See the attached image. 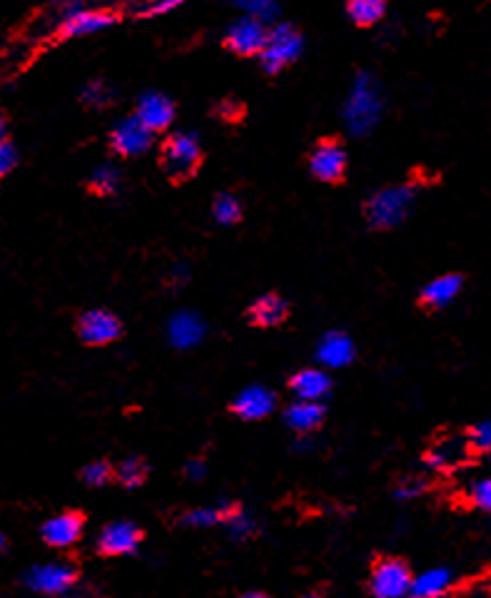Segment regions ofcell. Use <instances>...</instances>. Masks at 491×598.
<instances>
[{
	"mask_svg": "<svg viewBox=\"0 0 491 598\" xmlns=\"http://www.w3.org/2000/svg\"><path fill=\"white\" fill-rule=\"evenodd\" d=\"M83 481L88 486H93V489H98V486H105V484H110V481H113V476H115V471H113V466L108 464V461H93V464H88L83 469Z\"/></svg>",
	"mask_w": 491,
	"mask_h": 598,
	"instance_id": "obj_32",
	"label": "cell"
},
{
	"mask_svg": "<svg viewBox=\"0 0 491 598\" xmlns=\"http://www.w3.org/2000/svg\"><path fill=\"white\" fill-rule=\"evenodd\" d=\"M120 334H123V322H120L118 314H113L110 309H88L85 314H80L78 337L83 339V344H88V347L113 344L115 339H120Z\"/></svg>",
	"mask_w": 491,
	"mask_h": 598,
	"instance_id": "obj_9",
	"label": "cell"
},
{
	"mask_svg": "<svg viewBox=\"0 0 491 598\" xmlns=\"http://www.w3.org/2000/svg\"><path fill=\"white\" fill-rule=\"evenodd\" d=\"M302 53H305V38H302L300 30L292 23H272L265 48L257 55V60H260V68L265 73L277 75L295 65L302 58Z\"/></svg>",
	"mask_w": 491,
	"mask_h": 598,
	"instance_id": "obj_3",
	"label": "cell"
},
{
	"mask_svg": "<svg viewBox=\"0 0 491 598\" xmlns=\"http://www.w3.org/2000/svg\"><path fill=\"white\" fill-rule=\"evenodd\" d=\"M469 499L479 506L482 511H489L491 514V479H482L472 486V494Z\"/></svg>",
	"mask_w": 491,
	"mask_h": 598,
	"instance_id": "obj_35",
	"label": "cell"
},
{
	"mask_svg": "<svg viewBox=\"0 0 491 598\" xmlns=\"http://www.w3.org/2000/svg\"><path fill=\"white\" fill-rule=\"evenodd\" d=\"M424 491V481H417V479H404L402 484L397 486V499L407 501V499H417L419 494Z\"/></svg>",
	"mask_w": 491,
	"mask_h": 598,
	"instance_id": "obj_36",
	"label": "cell"
},
{
	"mask_svg": "<svg viewBox=\"0 0 491 598\" xmlns=\"http://www.w3.org/2000/svg\"><path fill=\"white\" fill-rule=\"evenodd\" d=\"M232 506H202V509H192L182 516V524L185 526H197V529H205V526H217L225 524L227 516H230Z\"/></svg>",
	"mask_w": 491,
	"mask_h": 598,
	"instance_id": "obj_28",
	"label": "cell"
},
{
	"mask_svg": "<svg viewBox=\"0 0 491 598\" xmlns=\"http://www.w3.org/2000/svg\"><path fill=\"white\" fill-rule=\"evenodd\" d=\"M115 474H118V481L125 486V489H138V486L145 484L150 469L140 456H130V459H125L123 464L118 466Z\"/></svg>",
	"mask_w": 491,
	"mask_h": 598,
	"instance_id": "obj_29",
	"label": "cell"
},
{
	"mask_svg": "<svg viewBox=\"0 0 491 598\" xmlns=\"http://www.w3.org/2000/svg\"><path fill=\"white\" fill-rule=\"evenodd\" d=\"M212 217L217 225L232 227L242 220V202L240 197L230 195V192H220L212 202Z\"/></svg>",
	"mask_w": 491,
	"mask_h": 598,
	"instance_id": "obj_27",
	"label": "cell"
},
{
	"mask_svg": "<svg viewBox=\"0 0 491 598\" xmlns=\"http://www.w3.org/2000/svg\"><path fill=\"white\" fill-rule=\"evenodd\" d=\"M105 3H110V0H55V8H58V13H65V10L88 8V5H105Z\"/></svg>",
	"mask_w": 491,
	"mask_h": 598,
	"instance_id": "obj_38",
	"label": "cell"
},
{
	"mask_svg": "<svg viewBox=\"0 0 491 598\" xmlns=\"http://www.w3.org/2000/svg\"><path fill=\"white\" fill-rule=\"evenodd\" d=\"M449 586H452V574L447 569H429L424 574L414 576L412 581V594L414 596H442L447 594Z\"/></svg>",
	"mask_w": 491,
	"mask_h": 598,
	"instance_id": "obj_24",
	"label": "cell"
},
{
	"mask_svg": "<svg viewBox=\"0 0 491 598\" xmlns=\"http://www.w3.org/2000/svg\"><path fill=\"white\" fill-rule=\"evenodd\" d=\"M135 118L145 125L148 130H153L155 135L165 133L167 128L175 120V103L167 98L165 93H158V90H148L138 98V105H135Z\"/></svg>",
	"mask_w": 491,
	"mask_h": 598,
	"instance_id": "obj_13",
	"label": "cell"
},
{
	"mask_svg": "<svg viewBox=\"0 0 491 598\" xmlns=\"http://www.w3.org/2000/svg\"><path fill=\"white\" fill-rule=\"evenodd\" d=\"M118 23V15L105 5H88V8H73L58 15L60 38H88L100 35Z\"/></svg>",
	"mask_w": 491,
	"mask_h": 598,
	"instance_id": "obj_5",
	"label": "cell"
},
{
	"mask_svg": "<svg viewBox=\"0 0 491 598\" xmlns=\"http://www.w3.org/2000/svg\"><path fill=\"white\" fill-rule=\"evenodd\" d=\"M344 8H347L349 20L357 28H372V25L384 20L389 10V0H347Z\"/></svg>",
	"mask_w": 491,
	"mask_h": 598,
	"instance_id": "obj_22",
	"label": "cell"
},
{
	"mask_svg": "<svg viewBox=\"0 0 491 598\" xmlns=\"http://www.w3.org/2000/svg\"><path fill=\"white\" fill-rule=\"evenodd\" d=\"M85 516L80 511H60L53 519H48L40 529V536L53 549H70L83 539Z\"/></svg>",
	"mask_w": 491,
	"mask_h": 598,
	"instance_id": "obj_12",
	"label": "cell"
},
{
	"mask_svg": "<svg viewBox=\"0 0 491 598\" xmlns=\"http://www.w3.org/2000/svg\"><path fill=\"white\" fill-rule=\"evenodd\" d=\"M225 524L235 539H247V536L255 534V529H257L255 519H252L245 509H240V506H232V511H230V516H227Z\"/></svg>",
	"mask_w": 491,
	"mask_h": 598,
	"instance_id": "obj_31",
	"label": "cell"
},
{
	"mask_svg": "<svg viewBox=\"0 0 491 598\" xmlns=\"http://www.w3.org/2000/svg\"><path fill=\"white\" fill-rule=\"evenodd\" d=\"M5 546H8V541H5V536L0 534V554H3V551H5Z\"/></svg>",
	"mask_w": 491,
	"mask_h": 598,
	"instance_id": "obj_41",
	"label": "cell"
},
{
	"mask_svg": "<svg viewBox=\"0 0 491 598\" xmlns=\"http://www.w3.org/2000/svg\"><path fill=\"white\" fill-rule=\"evenodd\" d=\"M287 317H290V304H287L285 297L275 295V292L260 295L247 307V319L260 329L280 327V324H285Z\"/></svg>",
	"mask_w": 491,
	"mask_h": 598,
	"instance_id": "obj_16",
	"label": "cell"
},
{
	"mask_svg": "<svg viewBox=\"0 0 491 598\" xmlns=\"http://www.w3.org/2000/svg\"><path fill=\"white\" fill-rule=\"evenodd\" d=\"M143 541V529L133 521H113L98 536V551L103 556L133 554Z\"/></svg>",
	"mask_w": 491,
	"mask_h": 598,
	"instance_id": "obj_14",
	"label": "cell"
},
{
	"mask_svg": "<svg viewBox=\"0 0 491 598\" xmlns=\"http://www.w3.org/2000/svg\"><path fill=\"white\" fill-rule=\"evenodd\" d=\"M347 150L339 140L325 138L310 152V172L320 182H342L347 172Z\"/></svg>",
	"mask_w": 491,
	"mask_h": 598,
	"instance_id": "obj_11",
	"label": "cell"
},
{
	"mask_svg": "<svg viewBox=\"0 0 491 598\" xmlns=\"http://www.w3.org/2000/svg\"><path fill=\"white\" fill-rule=\"evenodd\" d=\"M15 165H18V150H15V145L8 138L0 140V180L5 175H10L15 170Z\"/></svg>",
	"mask_w": 491,
	"mask_h": 598,
	"instance_id": "obj_33",
	"label": "cell"
},
{
	"mask_svg": "<svg viewBox=\"0 0 491 598\" xmlns=\"http://www.w3.org/2000/svg\"><path fill=\"white\" fill-rule=\"evenodd\" d=\"M80 98H83V103L90 105V108H105V105H110V100H113V88H110L105 80H90V83H85L83 90H80Z\"/></svg>",
	"mask_w": 491,
	"mask_h": 598,
	"instance_id": "obj_30",
	"label": "cell"
},
{
	"mask_svg": "<svg viewBox=\"0 0 491 598\" xmlns=\"http://www.w3.org/2000/svg\"><path fill=\"white\" fill-rule=\"evenodd\" d=\"M167 339L172 342V347L177 349H190L205 339V322L202 317H197L195 312H177L172 314L170 324H167Z\"/></svg>",
	"mask_w": 491,
	"mask_h": 598,
	"instance_id": "obj_19",
	"label": "cell"
},
{
	"mask_svg": "<svg viewBox=\"0 0 491 598\" xmlns=\"http://www.w3.org/2000/svg\"><path fill=\"white\" fill-rule=\"evenodd\" d=\"M317 359L327 369H344L354 362V342L344 332H327L317 347Z\"/></svg>",
	"mask_w": 491,
	"mask_h": 598,
	"instance_id": "obj_20",
	"label": "cell"
},
{
	"mask_svg": "<svg viewBox=\"0 0 491 598\" xmlns=\"http://www.w3.org/2000/svg\"><path fill=\"white\" fill-rule=\"evenodd\" d=\"M267 33H270V23L252 18V15L237 13V18L225 28L222 43H225L230 53L240 55V58H257L262 48H265Z\"/></svg>",
	"mask_w": 491,
	"mask_h": 598,
	"instance_id": "obj_6",
	"label": "cell"
},
{
	"mask_svg": "<svg viewBox=\"0 0 491 598\" xmlns=\"http://www.w3.org/2000/svg\"><path fill=\"white\" fill-rule=\"evenodd\" d=\"M160 165H163L165 175L172 182H185L200 170L202 165V145L200 138L190 130H180L172 133L165 140L163 150H160Z\"/></svg>",
	"mask_w": 491,
	"mask_h": 598,
	"instance_id": "obj_4",
	"label": "cell"
},
{
	"mask_svg": "<svg viewBox=\"0 0 491 598\" xmlns=\"http://www.w3.org/2000/svg\"><path fill=\"white\" fill-rule=\"evenodd\" d=\"M414 185H389L374 192L364 205V217L372 230H394L402 225L414 205Z\"/></svg>",
	"mask_w": 491,
	"mask_h": 598,
	"instance_id": "obj_2",
	"label": "cell"
},
{
	"mask_svg": "<svg viewBox=\"0 0 491 598\" xmlns=\"http://www.w3.org/2000/svg\"><path fill=\"white\" fill-rule=\"evenodd\" d=\"M384 98L379 80L372 73H359L349 88L347 100L342 105L344 125L352 135H367L377 128L382 118Z\"/></svg>",
	"mask_w": 491,
	"mask_h": 598,
	"instance_id": "obj_1",
	"label": "cell"
},
{
	"mask_svg": "<svg viewBox=\"0 0 491 598\" xmlns=\"http://www.w3.org/2000/svg\"><path fill=\"white\" fill-rule=\"evenodd\" d=\"M472 442L477 444V447L482 449V451H487V454L491 456V422L479 424V427L474 429V434H472Z\"/></svg>",
	"mask_w": 491,
	"mask_h": 598,
	"instance_id": "obj_37",
	"label": "cell"
},
{
	"mask_svg": "<svg viewBox=\"0 0 491 598\" xmlns=\"http://www.w3.org/2000/svg\"><path fill=\"white\" fill-rule=\"evenodd\" d=\"M187 0H148L145 3V8L140 10V15H145V18H155V15H167L172 13V10L182 8Z\"/></svg>",
	"mask_w": 491,
	"mask_h": 598,
	"instance_id": "obj_34",
	"label": "cell"
},
{
	"mask_svg": "<svg viewBox=\"0 0 491 598\" xmlns=\"http://www.w3.org/2000/svg\"><path fill=\"white\" fill-rule=\"evenodd\" d=\"M464 459H467V442L464 439H442L429 451V464L437 466V469H452V466L462 464Z\"/></svg>",
	"mask_w": 491,
	"mask_h": 598,
	"instance_id": "obj_23",
	"label": "cell"
},
{
	"mask_svg": "<svg viewBox=\"0 0 491 598\" xmlns=\"http://www.w3.org/2000/svg\"><path fill=\"white\" fill-rule=\"evenodd\" d=\"M23 584L35 594L45 596H63L78 584V571L68 564H43L33 566L28 574L23 576Z\"/></svg>",
	"mask_w": 491,
	"mask_h": 598,
	"instance_id": "obj_8",
	"label": "cell"
},
{
	"mask_svg": "<svg viewBox=\"0 0 491 598\" xmlns=\"http://www.w3.org/2000/svg\"><path fill=\"white\" fill-rule=\"evenodd\" d=\"M462 285L464 280L459 275L437 277V280H432L424 287L422 295H419V304H422L424 309H432V312L434 309L449 307V304L459 297V292H462Z\"/></svg>",
	"mask_w": 491,
	"mask_h": 598,
	"instance_id": "obj_21",
	"label": "cell"
},
{
	"mask_svg": "<svg viewBox=\"0 0 491 598\" xmlns=\"http://www.w3.org/2000/svg\"><path fill=\"white\" fill-rule=\"evenodd\" d=\"M155 143L153 130L145 128L135 115L123 118L110 133V148L120 157H140L145 155Z\"/></svg>",
	"mask_w": 491,
	"mask_h": 598,
	"instance_id": "obj_10",
	"label": "cell"
},
{
	"mask_svg": "<svg viewBox=\"0 0 491 598\" xmlns=\"http://www.w3.org/2000/svg\"><path fill=\"white\" fill-rule=\"evenodd\" d=\"M88 187H90V192H95V195H100V197L115 195L120 187V170L115 165H110V162L98 165L93 172H90Z\"/></svg>",
	"mask_w": 491,
	"mask_h": 598,
	"instance_id": "obj_26",
	"label": "cell"
},
{
	"mask_svg": "<svg viewBox=\"0 0 491 598\" xmlns=\"http://www.w3.org/2000/svg\"><path fill=\"white\" fill-rule=\"evenodd\" d=\"M327 409L322 402H312V399H297L285 409V424L295 434H310L325 424Z\"/></svg>",
	"mask_w": 491,
	"mask_h": 598,
	"instance_id": "obj_18",
	"label": "cell"
},
{
	"mask_svg": "<svg viewBox=\"0 0 491 598\" xmlns=\"http://www.w3.org/2000/svg\"><path fill=\"white\" fill-rule=\"evenodd\" d=\"M277 397L262 384H252V387L242 389L235 399H232L230 409L245 422H260V419L270 417L275 412Z\"/></svg>",
	"mask_w": 491,
	"mask_h": 598,
	"instance_id": "obj_15",
	"label": "cell"
},
{
	"mask_svg": "<svg viewBox=\"0 0 491 598\" xmlns=\"http://www.w3.org/2000/svg\"><path fill=\"white\" fill-rule=\"evenodd\" d=\"M290 389L297 399H312V402H325L332 392V379H329L327 369L307 367L292 374Z\"/></svg>",
	"mask_w": 491,
	"mask_h": 598,
	"instance_id": "obj_17",
	"label": "cell"
},
{
	"mask_svg": "<svg viewBox=\"0 0 491 598\" xmlns=\"http://www.w3.org/2000/svg\"><path fill=\"white\" fill-rule=\"evenodd\" d=\"M185 474H187V479H192V481H200L202 476L207 474V466H205V461H202V459H192L190 464H187Z\"/></svg>",
	"mask_w": 491,
	"mask_h": 598,
	"instance_id": "obj_39",
	"label": "cell"
},
{
	"mask_svg": "<svg viewBox=\"0 0 491 598\" xmlns=\"http://www.w3.org/2000/svg\"><path fill=\"white\" fill-rule=\"evenodd\" d=\"M8 138V120H5L3 110H0V140Z\"/></svg>",
	"mask_w": 491,
	"mask_h": 598,
	"instance_id": "obj_40",
	"label": "cell"
},
{
	"mask_svg": "<svg viewBox=\"0 0 491 598\" xmlns=\"http://www.w3.org/2000/svg\"><path fill=\"white\" fill-rule=\"evenodd\" d=\"M227 5H232L240 15H252L270 25L280 18V0H227Z\"/></svg>",
	"mask_w": 491,
	"mask_h": 598,
	"instance_id": "obj_25",
	"label": "cell"
},
{
	"mask_svg": "<svg viewBox=\"0 0 491 598\" xmlns=\"http://www.w3.org/2000/svg\"><path fill=\"white\" fill-rule=\"evenodd\" d=\"M414 574L402 559H382L369 576V591L379 598H399L412 594Z\"/></svg>",
	"mask_w": 491,
	"mask_h": 598,
	"instance_id": "obj_7",
	"label": "cell"
}]
</instances>
